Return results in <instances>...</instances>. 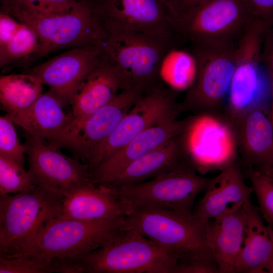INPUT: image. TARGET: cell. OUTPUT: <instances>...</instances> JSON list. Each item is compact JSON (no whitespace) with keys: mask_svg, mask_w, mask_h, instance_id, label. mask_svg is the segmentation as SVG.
<instances>
[{"mask_svg":"<svg viewBox=\"0 0 273 273\" xmlns=\"http://www.w3.org/2000/svg\"><path fill=\"white\" fill-rule=\"evenodd\" d=\"M183 43L178 35L132 32L107 36L100 46L103 56L117 73L122 89L145 91L161 82L159 70L164 57Z\"/></svg>","mask_w":273,"mask_h":273,"instance_id":"cell-1","label":"cell"},{"mask_svg":"<svg viewBox=\"0 0 273 273\" xmlns=\"http://www.w3.org/2000/svg\"><path fill=\"white\" fill-rule=\"evenodd\" d=\"M72 258L82 273H175L179 263L167 249L132 230Z\"/></svg>","mask_w":273,"mask_h":273,"instance_id":"cell-2","label":"cell"},{"mask_svg":"<svg viewBox=\"0 0 273 273\" xmlns=\"http://www.w3.org/2000/svg\"><path fill=\"white\" fill-rule=\"evenodd\" d=\"M64 196L35 186L0 195V256L18 254L49 221L60 216Z\"/></svg>","mask_w":273,"mask_h":273,"instance_id":"cell-3","label":"cell"},{"mask_svg":"<svg viewBox=\"0 0 273 273\" xmlns=\"http://www.w3.org/2000/svg\"><path fill=\"white\" fill-rule=\"evenodd\" d=\"M265 28L251 22L237 43L236 64L223 114L233 124L247 113L270 108V79L261 60Z\"/></svg>","mask_w":273,"mask_h":273,"instance_id":"cell-4","label":"cell"},{"mask_svg":"<svg viewBox=\"0 0 273 273\" xmlns=\"http://www.w3.org/2000/svg\"><path fill=\"white\" fill-rule=\"evenodd\" d=\"M123 219L84 221L54 218L42 226L14 257L45 260L88 253L102 247L121 232Z\"/></svg>","mask_w":273,"mask_h":273,"instance_id":"cell-5","label":"cell"},{"mask_svg":"<svg viewBox=\"0 0 273 273\" xmlns=\"http://www.w3.org/2000/svg\"><path fill=\"white\" fill-rule=\"evenodd\" d=\"M208 220L192 213L153 207L131 210L123 217V230H132L165 248L179 263L194 256L210 252L206 228Z\"/></svg>","mask_w":273,"mask_h":273,"instance_id":"cell-6","label":"cell"},{"mask_svg":"<svg viewBox=\"0 0 273 273\" xmlns=\"http://www.w3.org/2000/svg\"><path fill=\"white\" fill-rule=\"evenodd\" d=\"M1 11L29 25L36 32L39 48L32 59L61 49L100 45L106 37L89 7L83 2L62 13H40L12 6L2 7Z\"/></svg>","mask_w":273,"mask_h":273,"instance_id":"cell-7","label":"cell"},{"mask_svg":"<svg viewBox=\"0 0 273 273\" xmlns=\"http://www.w3.org/2000/svg\"><path fill=\"white\" fill-rule=\"evenodd\" d=\"M197 172L187 162L154 178L111 188L130 211L138 208L153 207L192 213L196 197L206 190L211 179Z\"/></svg>","mask_w":273,"mask_h":273,"instance_id":"cell-8","label":"cell"},{"mask_svg":"<svg viewBox=\"0 0 273 273\" xmlns=\"http://www.w3.org/2000/svg\"><path fill=\"white\" fill-rule=\"evenodd\" d=\"M238 41L190 45L198 69L194 83L180 104L183 111L223 114L236 64Z\"/></svg>","mask_w":273,"mask_h":273,"instance_id":"cell-9","label":"cell"},{"mask_svg":"<svg viewBox=\"0 0 273 273\" xmlns=\"http://www.w3.org/2000/svg\"><path fill=\"white\" fill-rule=\"evenodd\" d=\"M252 19L243 0H206L175 24L184 42L204 45L237 42Z\"/></svg>","mask_w":273,"mask_h":273,"instance_id":"cell-10","label":"cell"},{"mask_svg":"<svg viewBox=\"0 0 273 273\" xmlns=\"http://www.w3.org/2000/svg\"><path fill=\"white\" fill-rule=\"evenodd\" d=\"M85 3L106 37L132 32L179 35L168 0H89Z\"/></svg>","mask_w":273,"mask_h":273,"instance_id":"cell-11","label":"cell"},{"mask_svg":"<svg viewBox=\"0 0 273 273\" xmlns=\"http://www.w3.org/2000/svg\"><path fill=\"white\" fill-rule=\"evenodd\" d=\"M180 137L188 160L201 173L221 170L238 161L235 131L223 114L202 113L189 117Z\"/></svg>","mask_w":273,"mask_h":273,"instance_id":"cell-12","label":"cell"},{"mask_svg":"<svg viewBox=\"0 0 273 273\" xmlns=\"http://www.w3.org/2000/svg\"><path fill=\"white\" fill-rule=\"evenodd\" d=\"M183 111L173 90L162 82L144 91L110 135L90 154L87 164L90 172L112 154L149 127L177 119Z\"/></svg>","mask_w":273,"mask_h":273,"instance_id":"cell-13","label":"cell"},{"mask_svg":"<svg viewBox=\"0 0 273 273\" xmlns=\"http://www.w3.org/2000/svg\"><path fill=\"white\" fill-rule=\"evenodd\" d=\"M24 145L32 183L64 196L91 182L88 165L63 154L60 148L26 133Z\"/></svg>","mask_w":273,"mask_h":273,"instance_id":"cell-14","label":"cell"},{"mask_svg":"<svg viewBox=\"0 0 273 273\" xmlns=\"http://www.w3.org/2000/svg\"><path fill=\"white\" fill-rule=\"evenodd\" d=\"M144 91L121 90L110 102L72 129L57 146L69 150L73 157L87 164L93 151L113 131Z\"/></svg>","mask_w":273,"mask_h":273,"instance_id":"cell-15","label":"cell"},{"mask_svg":"<svg viewBox=\"0 0 273 273\" xmlns=\"http://www.w3.org/2000/svg\"><path fill=\"white\" fill-rule=\"evenodd\" d=\"M102 57L100 45L73 48L27 69L24 73L38 77L66 108L71 106L79 84Z\"/></svg>","mask_w":273,"mask_h":273,"instance_id":"cell-16","label":"cell"},{"mask_svg":"<svg viewBox=\"0 0 273 273\" xmlns=\"http://www.w3.org/2000/svg\"><path fill=\"white\" fill-rule=\"evenodd\" d=\"M188 120L189 118L171 119L143 131L90 172L91 182L95 184L110 183L133 161L180 135Z\"/></svg>","mask_w":273,"mask_h":273,"instance_id":"cell-17","label":"cell"},{"mask_svg":"<svg viewBox=\"0 0 273 273\" xmlns=\"http://www.w3.org/2000/svg\"><path fill=\"white\" fill-rule=\"evenodd\" d=\"M241 164L236 161L223 168L211 180L202 198L194 206L196 218L209 220L243 206L253 193L245 183Z\"/></svg>","mask_w":273,"mask_h":273,"instance_id":"cell-18","label":"cell"},{"mask_svg":"<svg viewBox=\"0 0 273 273\" xmlns=\"http://www.w3.org/2000/svg\"><path fill=\"white\" fill-rule=\"evenodd\" d=\"M232 124L243 168L273 167V125L270 108L252 110Z\"/></svg>","mask_w":273,"mask_h":273,"instance_id":"cell-19","label":"cell"},{"mask_svg":"<svg viewBox=\"0 0 273 273\" xmlns=\"http://www.w3.org/2000/svg\"><path fill=\"white\" fill-rule=\"evenodd\" d=\"M129 212L111 187L89 182L73 189L64 196L62 214L58 218L96 220L124 217Z\"/></svg>","mask_w":273,"mask_h":273,"instance_id":"cell-20","label":"cell"},{"mask_svg":"<svg viewBox=\"0 0 273 273\" xmlns=\"http://www.w3.org/2000/svg\"><path fill=\"white\" fill-rule=\"evenodd\" d=\"M121 90L117 73L103 56L75 92L70 106L73 121L67 133L110 102Z\"/></svg>","mask_w":273,"mask_h":273,"instance_id":"cell-21","label":"cell"},{"mask_svg":"<svg viewBox=\"0 0 273 273\" xmlns=\"http://www.w3.org/2000/svg\"><path fill=\"white\" fill-rule=\"evenodd\" d=\"M244 205L207 222V244L219 273L236 272L245 235Z\"/></svg>","mask_w":273,"mask_h":273,"instance_id":"cell-22","label":"cell"},{"mask_svg":"<svg viewBox=\"0 0 273 273\" xmlns=\"http://www.w3.org/2000/svg\"><path fill=\"white\" fill-rule=\"evenodd\" d=\"M64 108L59 98L49 89L28 109L8 115L26 133L55 145L68 132L73 121L71 113H66Z\"/></svg>","mask_w":273,"mask_h":273,"instance_id":"cell-23","label":"cell"},{"mask_svg":"<svg viewBox=\"0 0 273 273\" xmlns=\"http://www.w3.org/2000/svg\"><path fill=\"white\" fill-rule=\"evenodd\" d=\"M180 135L134 160L113 180L105 185L117 188L140 183L190 162L183 149Z\"/></svg>","mask_w":273,"mask_h":273,"instance_id":"cell-24","label":"cell"},{"mask_svg":"<svg viewBox=\"0 0 273 273\" xmlns=\"http://www.w3.org/2000/svg\"><path fill=\"white\" fill-rule=\"evenodd\" d=\"M245 235L236 272L263 273L273 255V228L266 225L258 207L249 200L244 205Z\"/></svg>","mask_w":273,"mask_h":273,"instance_id":"cell-25","label":"cell"},{"mask_svg":"<svg viewBox=\"0 0 273 273\" xmlns=\"http://www.w3.org/2000/svg\"><path fill=\"white\" fill-rule=\"evenodd\" d=\"M43 83L27 73L1 75L0 102L9 116L30 107L43 93Z\"/></svg>","mask_w":273,"mask_h":273,"instance_id":"cell-26","label":"cell"},{"mask_svg":"<svg viewBox=\"0 0 273 273\" xmlns=\"http://www.w3.org/2000/svg\"><path fill=\"white\" fill-rule=\"evenodd\" d=\"M198 65L197 59L189 49L180 46L171 49L164 57L160 68L161 81L174 92L188 90L197 77Z\"/></svg>","mask_w":273,"mask_h":273,"instance_id":"cell-27","label":"cell"},{"mask_svg":"<svg viewBox=\"0 0 273 273\" xmlns=\"http://www.w3.org/2000/svg\"><path fill=\"white\" fill-rule=\"evenodd\" d=\"M39 48V41L35 31L29 25L22 23L14 36L6 45L0 48L1 68L18 60L32 59Z\"/></svg>","mask_w":273,"mask_h":273,"instance_id":"cell-28","label":"cell"},{"mask_svg":"<svg viewBox=\"0 0 273 273\" xmlns=\"http://www.w3.org/2000/svg\"><path fill=\"white\" fill-rule=\"evenodd\" d=\"M35 186L24 165L0 155V195L27 191Z\"/></svg>","mask_w":273,"mask_h":273,"instance_id":"cell-29","label":"cell"},{"mask_svg":"<svg viewBox=\"0 0 273 273\" xmlns=\"http://www.w3.org/2000/svg\"><path fill=\"white\" fill-rule=\"evenodd\" d=\"M242 170L251 183L262 217L273 228V177L252 167Z\"/></svg>","mask_w":273,"mask_h":273,"instance_id":"cell-30","label":"cell"},{"mask_svg":"<svg viewBox=\"0 0 273 273\" xmlns=\"http://www.w3.org/2000/svg\"><path fill=\"white\" fill-rule=\"evenodd\" d=\"M14 122L6 114L0 117V155L11 158L24 165L26 148L20 143Z\"/></svg>","mask_w":273,"mask_h":273,"instance_id":"cell-31","label":"cell"},{"mask_svg":"<svg viewBox=\"0 0 273 273\" xmlns=\"http://www.w3.org/2000/svg\"><path fill=\"white\" fill-rule=\"evenodd\" d=\"M81 2V0H2V7H17L40 13L57 14L67 12Z\"/></svg>","mask_w":273,"mask_h":273,"instance_id":"cell-32","label":"cell"},{"mask_svg":"<svg viewBox=\"0 0 273 273\" xmlns=\"http://www.w3.org/2000/svg\"><path fill=\"white\" fill-rule=\"evenodd\" d=\"M0 273H52L51 259L40 260L19 256H0Z\"/></svg>","mask_w":273,"mask_h":273,"instance_id":"cell-33","label":"cell"},{"mask_svg":"<svg viewBox=\"0 0 273 273\" xmlns=\"http://www.w3.org/2000/svg\"><path fill=\"white\" fill-rule=\"evenodd\" d=\"M176 273H219V270L211 253L207 252L179 263Z\"/></svg>","mask_w":273,"mask_h":273,"instance_id":"cell-34","label":"cell"},{"mask_svg":"<svg viewBox=\"0 0 273 273\" xmlns=\"http://www.w3.org/2000/svg\"><path fill=\"white\" fill-rule=\"evenodd\" d=\"M253 19L267 28L273 25V0H243Z\"/></svg>","mask_w":273,"mask_h":273,"instance_id":"cell-35","label":"cell"},{"mask_svg":"<svg viewBox=\"0 0 273 273\" xmlns=\"http://www.w3.org/2000/svg\"><path fill=\"white\" fill-rule=\"evenodd\" d=\"M261 60L262 67L269 79L273 80V25L265 31Z\"/></svg>","mask_w":273,"mask_h":273,"instance_id":"cell-36","label":"cell"},{"mask_svg":"<svg viewBox=\"0 0 273 273\" xmlns=\"http://www.w3.org/2000/svg\"><path fill=\"white\" fill-rule=\"evenodd\" d=\"M19 22L10 14L0 13V48L4 47L17 33L21 26Z\"/></svg>","mask_w":273,"mask_h":273,"instance_id":"cell-37","label":"cell"},{"mask_svg":"<svg viewBox=\"0 0 273 273\" xmlns=\"http://www.w3.org/2000/svg\"><path fill=\"white\" fill-rule=\"evenodd\" d=\"M52 272L82 273L72 257H55L51 259Z\"/></svg>","mask_w":273,"mask_h":273,"instance_id":"cell-38","label":"cell"},{"mask_svg":"<svg viewBox=\"0 0 273 273\" xmlns=\"http://www.w3.org/2000/svg\"><path fill=\"white\" fill-rule=\"evenodd\" d=\"M205 1L168 0V2L177 18Z\"/></svg>","mask_w":273,"mask_h":273,"instance_id":"cell-39","label":"cell"},{"mask_svg":"<svg viewBox=\"0 0 273 273\" xmlns=\"http://www.w3.org/2000/svg\"><path fill=\"white\" fill-rule=\"evenodd\" d=\"M271 87V97L270 105V115L273 125V80L270 79Z\"/></svg>","mask_w":273,"mask_h":273,"instance_id":"cell-40","label":"cell"},{"mask_svg":"<svg viewBox=\"0 0 273 273\" xmlns=\"http://www.w3.org/2000/svg\"><path fill=\"white\" fill-rule=\"evenodd\" d=\"M256 169L273 177V167L263 168Z\"/></svg>","mask_w":273,"mask_h":273,"instance_id":"cell-41","label":"cell"},{"mask_svg":"<svg viewBox=\"0 0 273 273\" xmlns=\"http://www.w3.org/2000/svg\"><path fill=\"white\" fill-rule=\"evenodd\" d=\"M266 271V272L273 273V255L268 263Z\"/></svg>","mask_w":273,"mask_h":273,"instance_id":"cell-42","label":"cell"},{"mask_svg":"<svg viewBox=\"0 0 273 273\" xmlns=\"http://www.w3.org/2000/svg\"><path fill=\"white\" fill-rule=\"evenodd\" d=\"M89 0H81L82 2H84V3H86L87 2V1H88Z\"/></svg>","mask_w":273,"mask_h":273,"instance_id":"cell-43","label":"cell"}]
</instances>
